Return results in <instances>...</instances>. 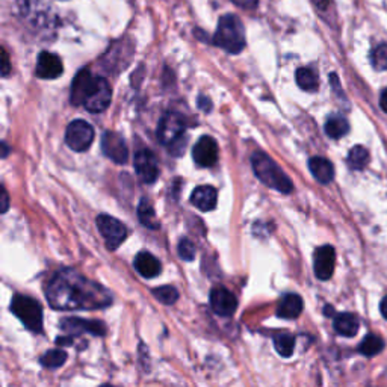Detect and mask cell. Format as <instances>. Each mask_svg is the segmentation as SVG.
Wrapping results in <instances>:
<instances>
[{
    "label": "cell",
    "instance_id": "ab89813d",
    "mask_svg": "<svg viewBox=\"0 0 387 387\" xmlns=\"http://www.w3.org/2000/svg\"><path fill=\"white\" fill-rule=\"evenodd\" d=\"M3 158H6L8 156V147H6V144L3 143V154H2Z\"/></svg>",
    "mask_w": 387,
    "mask_h": 387
},
{
    "label": "cell",
    "instance_id": "7a4b0ae2",
    "mask_svg": "<svg viewBox=\"0 0 387 387\" xmlns=\"http://www.w3.org/2000/svg\"><path fill=\"white\" fill-rule=\"evenodd\" d=\"M251 167L258 179L266 185L268 188L275 189L282 193H289L293 189V185L283 169L271 159L268 154L256 151L251 156Z\"/></svg>",
    "mask_w": 387,
    "mask_h": 387
},
{
    "label": "cell",
    "instance_id": "5bb4252c",
    "mask_svg": "<svg viewBox=\"0 0 387 387\" xmlns=\"http://www.w3.org/2000/svg\"><path fill=\"white\" fill-rule=\"evenodd\" d=\"M211 307L220 316H231L238 308V300L224 286H216L211 292Z\"/></svg>",
    "mask_w": 387,
    "mask_h": 387
},
{
    "label": "cell",
    "instance_id": "e0dca14e",
    "mask_svg": "<svg viewBox=\"0 0 387 387\" xmlns=\"http://www.w3.org/2000/svg\"><path fill=\"white\" fill-rule=\"evenodd\" d=\"M304 308L303 298L297 293H288L282 298L280 303H278L277 308V316L283 320H295L301 315Z\"/></svg>",
    "mask_w": 387,
    "mask_h": 387
},
{
    "label": "cell",
    "instance_id": "2e32d148",
    "mask_svg": "<svg viewBox=\"0 0 387 387\" xmlns=\"http://www.w3.org/2000/svg\"><path fill=\"white\" fill-rule=\"evenodd\" d=\"M94 77L96 76H92L90 70L87 68H83L77 73L72 85V94H70V102H72V105L74 106L85 105V100L88 97L91 85L94 82Z\"/></svg>",
    "mask_w": 387,
    "mask_h": 387
},
{
    "label": "cell",
    "instance_id": "d6a6232c",
    "mask_svg": "<svg viewBox=\"0 0 387 387\" xmlns=\"http://www.w3.org/2000/svg\"><path fill=\"white\" fill-rule=\"evenodd\" d=\"M198 106L201 111L205 112H211L212 111V103H211V98L205 97V96H200L198 97Z\"/></svg>",
    "mask_w": 387,
    "mask_h": 387
},
{
    "label": "cell",
    "instance_id": "9a60e30c",
    "mask_svg": "<svg viewBox=\"0 0 387 387\" xmlns=\"http://www.w3.org/2000/svg\"><path fill=\"white\" fill-rule=\"evenodd\" d=\"M35 73L40 79H56L64 73L63 61L50 52H41L36 61Z\"/></svg>",
    "mask_w": 387,
    "mask_h": 387
},
{
    "label": "cell",
    "instance_id": "484cf974",
    "mask_svg": "<svg viewBox=\"0 0 387 387\" xmlns=\"http://www.w3.org/2000/svg\"><path fill=\"white\" fill-rule=\"evenodd\" d=\"M348 167L351 169H363L369 164V153L362 145H355L348 153Z\"/></svg>",
    "mask_w": 387,
    "mask_h": 387
},
{
    "label": "cell",
    "instance_id": "9c48e42d",
    "mask_svg": "<svg viewBox=\"0 0 387 387\" xmlns=\"http://www.w3.org/2000/svg\"><path fill=\"white\" fill-rule=\"evenodd\" d=\"M102 151L106 158L115 164H126L129 159V149L126 141L117 132H105L102 136Z\"/></svg>",
    "mask_w": 387,
    "mask_h": 387
},
{
    "label": "cell",
    "instance_id": "8992f818",
    "mask_svg": "<svg viewBox=\"0 0 387 387\" xmlns=\"http://www.w3.org/2000/svg\"><path fill=\"white\" fill-rule=\"evenodd\" d=\"M97 229L102 233L106 247L109 250H117L118 247L126 241L127 238V229L125 224L118 221L117 218L109 215H98L97 216Z\"/></svg>",
    "mask_w": 387,
    "mask_h": 387
},
{
    "label": "cell",
    "instance_id": "7c38bea8",
    "mask_svg": "<svg viewBox=\"0 0 387 387\" xmlns=\"http://www.w3.org/2000/svg\"><path fill=\"white\" fill-rule=\"evenodd\" d=\"M335 265H336V251L331 245H324L320 247L315 251L313 256V268H315V275L320 280L325 282L330 280L333 273H335Z\"/></svg>",
    "mask_w": 387,
    "mask_h": 387
},
{
    "label": "cell",
    "instance_id": "d6986e66",
    "mask_svg": "<svg viewBox=\"0 0 387 387\" xmlns=\"http://www.w3.org/2000/svg\"><path fill=\"white\" fill-rule=\"evenodd\" d=\"M218 200V192L213 187H198L193 189L191 196V203L200 209L201 212L213 211Z\"/></svg>",
    "mask_w": 387,
    "mask_h": 387
},
{
    "label": "cell",
    "instance_id": "6da1fadb",
    "mask_svg": "<svg viewBox=\"0 0 387 387\" xmlns=\"http://www.w3.org/2000/svg\"><path fill=\"white\" fill-rule=\"evenodd\" d=\"M45 297L56 311H97L112 304V293L76 269L65 268L53 275Z\"/></svg>",
    "mask_w": 387,
    "mask_h": 387
},
{
    "label": "cell",
    "instance_id": "ac0fdd59",
    "mask_svg": "<svg viewBox=\"0 0 387 387\" xmlns=\"http://www.w3.org/2000/svg\"><path fill=\"white\" fill-rule=\"evenodd\" d=\"M134 266L139 275L144 278H154L160 274V262L149 251H141L136 254Z\"/></svg>",
    "mask_w": 387,
    "mask_h": 387
},
{
    "label": "cell",
    "instance_id": "277c9868",
    "mask_svg": "<svg viewBox=\"0 0 387 387\" xmlns=\"http://www.w3.org/2000/svg\"><path fill=\"white\" fill-rule=\"evenodd\" d=\"M11 311L29 330H43V307L36 300L26 295H15L11 301Z\"/></svg>",
    "mask_w": 387,
    "mask_h": 387
},
{
    "label": "cell",
    "instance_id": "e575fe53",
    "mask_svg": "<svg viewBox=\"0 0 387 387\" xmlns=\"http://www.w3.org/2000/svg\"><path fill=\"white\" fill-rule=\"evenodd\" d=\"M8 205H10V201H8V192L5 188H2V213L8 211Z\"/></svg>",
    "mask_w": 387,
    "mask_h": 387
},
{
    "label": "cell",
    "instance_id": "5b68a950",
    "mask_svg": "<svg viewBox=\"0 0 387 387\" xmlns=\"http://www.w3.org/2000/svg\"><path fill=\"white\" fill-rule=\"evenodd\" d=\"M185 130H187V121L182 115L177 112H167L159 121L158 138L162 145L169 149L185 139Z\"/></svg>",
    "mask_w": 387,
    "mask_h": 387
},
{
    "label": "cell",
    "instance_id": "7402d4cb",
    "mask_svg": "<svg viewBox=\"0 0 387 387\" xmlns=\"http://www.w3.org/2000/svg\"><path fill=\"white\" fill-rule=\"evenodd\" d=\"M350 132V123L342 115H330L328 120L325 121V134L331 139H340Z\"/></svg>",
    "mask_w": 387,
    "mask_h": 387
},
{
    "label": "cell",
    "instance_id": "74e56055",
    "mask_svg": "<svg viewBox=\"0 0 387 387\" xmlns=\"http://www.w3.org/2000/svg\"><path fill=\"white\" fill-rule=\"evenodd\" d=\"M324 313H325V316H336L335 308H333L331 306H325L324 307Z\"/></svg>",
    "mask_w": 387,
    "mask_h": 387
},
{
    "label": "cell",
    "instance_id": "8fae6325",
    "mask_svg": "<svg viewBox=\"0 0 387 387\" xmlns=\"http://www.w3.org/2000/svg\"><path fill=\"white\" fill-rule=\"evenodd\" d=\"M61 328L67 331L70 336H79L82 333H90L92 336H105L106 325L102 321L81 320V318H64L59 322Z\"/></svg>",
    "mask_w": 387,
    "mask_h": 387
},
{
    "label": "cell",
    "instance_id": "30bf717a",
    "mask_svg": "<svg viewBox=\"0 0 387 387\" xmlns=\"http://www.w3.org/2000/svg\"><path fill=\"white\" fill-rule=\"evenodd\" d=\"M192 159L201 168H211L218 160V145L211 136H201L193 145Z\"/></svg>",
    "mask_w": 387,
    "mask_h": 387
},
{
    "label": "cell",
    "instance_id": "1f68e13d",
    "mask_svg": "<svg viewBox=\"0 0 387 387\" xmlns=\"http://www.w3.org/2000/svg\"><path fill=\"white\" fill-rule=\"evenodd\" d=\"M231 2L238 6L245 8V10H253V8L258 6L259 0H231Z\"/></svg>",
    "mask_w": 387,
    "mask_h": 387
},
{
    "label": "cell",
    "instance_id": "603a6c76",
    "mask_svg": "<svg viewBox=\"0 0 387 387\" xmlns=\"http://www.w3.org/2000/svg\"><path fill=\"white\" fill-rule=\"evenodd\" d=\"M297 83L301 90L308 91V92H313L318 90L320 87V77L318 73L315 72L313 68H308V67H301L297 70Z\"/></svg>",
    "mask_w": 387,
    "mask_h": 387
},
{
    "label": "cell",
    "instance_id": "cb8c5ba5",
    "mask_svg": "<svg viewBox=\"0 0 387 387\" xmlns=\"http://www.w3.org/2000/svg\"><path fill=\"white\" fill-rule=\"evenodd\" d=\"M138 218L141 221V224L147 229L156 230L159 229V221L156 218V213H154L153 206L149 203V200H141V203L138 206Z\"/></svg>",
    "mask_w": 387,
    "mask_h": 387
},
{
    "label": "cell",
    "instance_id": "ba28073f",
    "mask_svg": "<svg viewBox=\"0 0 387 387\" xmlns=\"http://www.w3.org/2000/svg\"><path fill=\"white\" fill-rule=\"evenodd\" d=\"M112 91L109 83L103 77H94V82L91 85L88 97L85 100V107L90 112H103L111 103Z\"/></svg>",
    "mask_w": 387,
    "mask_h": 387
},
{
    "label": "cell",
    "instance_id": "83f0119b",
    "mask_svg": "<svg viewBox=\"0 0 387 387\" xmlns=\"http://www.w3.org/2000/svg\"><path fill=\"white\" fill-rule=\"evenodd\" d=\"M67 353L64 350H50L45 354L41 355L40 363L44 368H49V369H55L63 366L65 360H67Z\"/></svg>",
    "mask_w": 387,
    "mask_h": 387
},
{
    "label": "cell",
    "instance_id": "d4e9b609",
    "mask_svg": "<svg viewBox=\"0 0 387 387\" xmlns=\"http://www.w3.org/2000/svg\"><path fill=\"white\" fill-rule=\"evenodd\" d=\"M383 350H384V340L377 335H368L359 345L360 354L366 355V357H374V355L380 354Z\"/></svg>",
    "mask_w": 387,
    "mask_h": 387
},
{
    "label": "cell",
    "instance_id": "8d00e7d4",
    "mask_svg": "<svg viewBox=\"0 0 387 387\" xmlns=\"http://www.w3.org/2000/svg\"><path fill=\"white\" fill-rule=\"evenodd\" d=\"M380 311L381 315L384 316V320H387V295L381 300V304H380Z\"/></svg>",
    "mask_w": 387,
    "mask_h": 387
},
{
    "label": "cell",
    "instance_id": "52a82bcc",
    "mask_svg": "<svg viewBox=\"0 0 387 387\" xmlns=\"http://www.w3.org/2000/svg\"><path fill=\"white\" fill-rule=\"evenodd\" d=\"M94 141V129L90 123L83 120H74L68 125L65 132V143L73 151H87Z\"/></svg>",
    "mask_w": 387,
    "mask_h": 387
},
{
    "label": "cell",
    "instance_id": "4316f807",
    "mask_svg": "<svg viewBox=\"0 0 387 387\" xmlns=\"http://www.w3.org/2000/svg\"><path fill=\"white\" fill-rule=\"evenodd\" d=\"M274 348L282 357H291L293 354V348H295V337L289 333H282V335L274 337Z\"/></svg>",
    "mask_w": 387,
    "mask_h": 387
},
{
    "label": "cell",
    "instance_id": "44dd1931",
    "mask_svg": "<svg viewBox=\"0 0 387 387\" xmlns=\"http://www.w3.org/2000/svg\"><path fill=\"white\" fill-rule=\"evenodd\" d=\"M336 333L345 337H354L359 333L360 321L354 313H337L333 322Z\"/></svg>",
    "mask_w": 387,
    "mask_h": 387
},
{
    "label": "cell",
    "instance_id": "4fadbf2b",
    "mask_svg": "<svg viewBox=\"0 0 387 387\" xmlns=\"http://www.w3.org/2000/svg\"><path fill=\"white\" fill-rule=\"evenodd\" d=\"M135 171L144 183L151 185L158 180L159 167L153 151L141 150L135 154Z\"/></svg>",
    "mask_w": 387,
    "mask_h": 387
},
{
    "label": "cell",
    "instance_id": "ffe728a7",
    "mask_svg": "<svg viewBox=\"0 0 387 387\" xmlns=\"http://www.w3.org/2000/svg\"><path fill=\"white\" fill-rule=\"evenodd\" d=\"M308 169H311V173L313 174L315 179L322 185H327L335 179V168H333L331 162L325 158L321 156L312 158L308 160Z\"/></svg>",
    "mask_w": 387,
    "mask_h": 387
},
{
    "label": "cell",
    "instance_id": "f1b7e54d",
    "mask_svg": "<svg viewBox=\"0 0 387 387\" xmlns=\"http://www.w3.org/2000/svg\"><path fill=\"white\" fill-rule=\"evenodd\" d=\"M153 297L158 298L162 304L171 306L177 300H179V292L173 286H159V288L151 291Z\"/></svg>",
    "mask_w": 387,
    "mask_h": 387
},
{
    "label": "cell",
    "instance_id": "f35d334b",
    "mask_svg": "<svg viewBox=\"0 0 387 387\" xmlns=\"http://www.w3.org/2000/svg\"><path fill=\"white\" fill-rule=\"evenodd\" d=\"M313 2H315L316 5H318V8H325V6L328 5L330 0H313Z\"/></svg>",
    "mask_w": 387,
    "mask_h": 387
},
{
    "label": "cell",
    "instance_id": "4dcf8cb0",
    "mask_svg": "<svg viewBox=\"0 0 387 387\" xmlns=\"http://www.w3.org/2000/svg\"><path fill=\"white\" fill-rule=\"evenodd\" d=\"M179 256L185 262H191L196 258V245H193L188 238H183L179 242Z\"/></svg>",
    "mask_w": 387,
    "mask_h": 387
},
{
    "label": "cell",
    "instance_id": "60d3db41",
    "mask_svg": "<svg viewBox=\"0 0 387 387\" xmlns=\"http://www.w3.org/2000/svg\"><path fill=\"white\" fill-rule=\"evenodd\" d=\"M102 387H115V386H111V384H103Z\"/></svg>",
    "mask_w": 387,
    "mask_h": 387
},
{
    "label": "cell",
    "instance_id": "d590c367",
    "mask_svg": "<svg viewBox=\"0 0 387 387\" xmlns=\"http://www.w3.org/2000/svg\"><path fill=\"white\" fill-rule=\"evenodd\" d=\"M380 106H381V109L387 114V88L381 92V96H380Z\"/></svg>",
    "mask_w": 387,
    "mask_h": 387
},
{
    "label": "cell",
    "instance_id": "836d02e7",
    "mask_svg": "<svg viewBox=\"0 0 387 387\" xmlns=\"http://www.w3.org/2000/svg\"><path fill=\"white\" fill-rule=\"evenodd\" d=\"M8 73H10V61L6 50H2V76H8Z\"/></svg>",
    "mask_w": 387,
    "mask_h": 387
},
{
    "label": "cell",
    "instance_id": "f546056e",
    "mask_svg": "<svg viewBox=\"0 0 387 387\" xmlns=\"http://www.w3.org/2000/svg\"><path fill=\"white\" fill-rule=\"evenodd\" d=\"M370 61L375 70H387V44H381L370 55Z\"/></svg>",
    "mask_w": 387,
    "mask_h": 387
},
{
    "label": "cell",
    "instance_id": "3957f363",
    "mask_svg": "<svg viewBox=\"0 0 387 387\" xmlns=\"http://www.w3.org/2000/svg\"><path fill=\"white\" fill-rule=\"evenodd\" d=\"M213 44L231 55H238L242 52L245 48V32L238 15H222L213 35Z\"/></svg>",
    "mask_w": 387,
    "mask_h": 387
}]
</instances>
